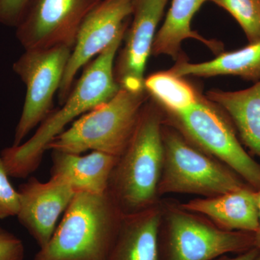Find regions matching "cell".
Listing matches in <instances>:
<instances>
[{"mask_svg": "<svg viewBox=\"0 0 260 260\" xmlns=\"http://www.w3.org/2000/svg\"><path fill=\"white\" fill-rule=\"evenodd\" d=\"M124 35L125 32L119 35L88 63L61 109L52 111L30 139L2 150L1 158L10 177L25 179L35 172L47 145L70 121L107 102L120 90L114 76V62Z\"/></svg>", "mask_w": 260, "mask_h": 260, "instance_id": "1", "label": "cell"}, {"mask_svg": "<svg viewBox=\"0 0 260 260\" xmlns=\"http://www.w3.org/2000/svg\"><path fill=\"white\" fill-rule=\"evenodd\" d=\"M161 112L147 103L129 144L113 169L107 191L123 215L158 204V184L164 164Z\"/></svg>", "mask_w": 260, "mask_h": 260, "instance_id": "2", "label": "cell"}, {"mask_svg": "<svg viewBox=\"0 0 260 260\" xmlns=\"http://www.w3.org/2000/svg\"><path fill=\"white\" fill-rule=\"evenodd\" d=\"M123 214L108 191H76L49 243L32 260H107Z\"/></svg>", "mask_w": 260, "mask_h": 260, "instance_id": "3", "label": "cell"}, {"mask_svg": "<svg viewBox=\"0 0 260 260\" xmlns=\"http://www.w3.org/2000/svg\"><path fill=\"white\" fill-rule=\"evenodd\" d=\"M148 97L145 90L134 93L120 88L110 100L80 116L46 150L75 154L92 150L119 158L134 134Z\"/></svg>", "mask_w": 260, "mask_h": 260, "instance_id": "4", "label": "cell"}, {"mask_svg": "<svg viewBox=\"0 0 260 260\" xmlns=\"http://www.w3.org/2000/svg\"><path fill=\"white\" fill-rule=\"evenodd\" d=\"M164 157L159 197L191 194L216 196L246 185L230 168L198 148L174 126L162 127Z\"/></svg>", "mask_w": 260, "mask_h": 260, "instance_id": "5", "label": "cell"}, {"mask_svg": "<svg viewBox=\"0 0 260 260\" xmlns=\"http://www.w3.org/2000/svg\"><path fill=\"white\" fill-rule=\"evenodd\" d=\"M171 125L205 153L223 162L248 185L260 188V164L243 148L226 114L202 95L184 112L167 114Z\"/></svg>", "mask_w": 260, "mask_h": 260, "instance_id": "6", "label": "cell"}, {"mask_svg": "<svg viewBox=\"0 0 260 260\" xmlns=\"http://www.w3.org/2000/svg\"><path fill=\"white\" fill-rule=\"evenodd\" d=\"M162 210L164 260H213L255 247L254 233L223 230L180 205Z\"/></svg>", "mask_w": 260, "mask_h": 260, "instance_id": "7", "label": "cell"}, {"mask_svg": "<svg viewBox=\"0 0 260 260\" xmlns=\"http://www.w3.org/2000/svg\"><path fill=\"white\" fill-rule=\"evenodd\" d=\"M72 50L65 46L25 50L13 64L15 73L25 84L26 95L13 146L21 144L52 112L53 99L59 91Z\"/></svg>", "mask_w": 260, "mask_h": 260, "instance_id": "8", "label": "cell"}, {"mask_svg": "<svg viewBox=\"0 0 260 260\" xmlns=\"http://www.w3.org/2000/svg\"><path fill=\"white\" fill-rule=\"evenodd\" d=\"M102 0H30L16 37L25 50L73 49L80 25Z\"/></svg>", "mask_w": 260, "mask_h": 260, "instance_id": "9", "label": "cell"}, {"mask_svg": "<svg viewBox=\"0 0 260 260\" xmlns=\"http://www.w3.org/2000/svg\"><path fill=\"white\" fill-rule=\"evenodd\" d=\"M134 3L135 0H102L87 15L78 30L58 91L61 105L71 93L79 70L126 32Z\"/></svg>", "mask_w": 260, "mask_h": 260, "instance_id": "10", "label": "cell"}, {"mask_svg": "<svg viewBox=\"0 0 260 260\" xmlns=\"http://www.w3.org/2000/svg\"><path fill=\"white\" fill-rule=\"evenodd\" d=\"M20 223L37 242L39 247L47 245L57 226L61 214L74 198V188L61 175H51L47 182L31 177L18 189Z\"/></svg>", "mask_w": 260, "mask_h": 260, "instance_id": "11", "label": "cell"}, {"mask_svg": "<svg viewBox=\"0 0 260 260\" xmlns=\"http://www.w3.org/2000/svg\"><path fill=\"white\" fill-rule=\"evenodd\" d=\"M167 2L135 0L133 23L114 64V76L121 89L134 93L145 91V67Z\"/></svg>", "mask_w": 260, "mask_h": 260, "instance_id": "12", "label": "cell"}, {"mask_svg": "<svg viewBox=\"0 0 260 260\" xmlns=\"http://www.w3.org/2000/svg\"><path fill=\"white\" fill-rule=\"evenodd\" d=\"M180 206L203 215L223 230L254 234L259 226L256 190L248 184L224 194L197 198Z\"/></svg>", "mask_w": 260, "mask_h": 260, "instance_id": "13", "label": "cell"}, {"mask_svg": "<svg viewBox=\"0 0 260 260\" xmlns=\"http://www.w3.org/2000/svg\"><path fill=\"white\" fill-rule=\"evenodd\" d=\"M162 213L158 203L138 213L123 215L107 260H160Z\"/></svg>", "mask_w": 260, "mask_h": 260, "instance_id": "14", "label": "cell"}, {"mask_svg": "<svg viewBox=\"0 0 260 260\" xmlns=\"http://www.w3.org/2000/svg\"><path fill=\"white\" fill-rule=\"evenodd\" d=\"M51 151V176L66 178L75 191L102 194L107 191L118 157L99 151H92L85 155Z\"/></svg>", "mask_w": 260, "mask_h": 260, "instance_id": "15", "label": "cell"}, {"mask_svg": "<svg viewBox=\"0 0 260 260\" xmlns=\"http://www.w3.org/2000/svg\"><path fill=\"white\" fill-rule=\"evenodd\" d=\"M205 96L226 114L242 143L260 158V80L244 90L214 89Z\"/></svg>", "mask_w": 260, "mask_h": 260, "instance_id": "16", "label": "cell"}, {"mask_svg": "<svg viewBox=\"0 0 260 260\" xmlns=\"http://www.w3.org/2000/svg\"><path fill=\"white\" fill-rule=\"evenodd\" d=\"M207 1L209 0H173L164 24L155 35L151 54L169 55L177 61L182 57L181 44L186 39L200 41L215 54H220L223 44L205 39L191 29L193 17Z\"/></svg>", "mask_w": 260, "mask_h": 260, "instance_id": "17", "label": "cell"}, {"mask_svg": "<svg viewBox=\"0 0 260 260\" xmlns=\"http://www.w3.org/2000/svg\"><path fill=\"white\" fill-rule=\"evenodd\" d=\"M169 71L179 77L232 75L256 83L260 80V41L249 43L238 50L221 52L204 62H188L182 57Z\"/></svg>", "mask_w": 260, "mask_h": 260, "instance_id": "18", "label": "cell"}, {"mask_svg": "<svg viewBox=\"0 0 260 260\" xmlns=\"http://www.w3.org/2000/svg\"><path fill=\"white\" fill-rule=\"evenodd\" d=\"M145 91L167 114L184 112L199 101L202 94L195 87L169 70L158 72L145 78Z\"/></svg>", "mask_w": 260, "mask_h": 260, "instance_id": "19", "label": "cell"}, {"mask_svg": "<svg viewBox=\"0 0 260 260\" xmlns=\"http://www.w3.org/2000/svg\"><path fill=\"white\" fill-rule=\"evenodd\" d=\"M237 20L249 43L260 41V0H209Z\"/></svg>", "mask_w": 260, "mask_h": 260, "instance_id": "20", "label": "cell"}, {"mask_svg": "<svg viewBox=\"0 0 260 260\" xmlns=\"http://www.w3.org/2000/svg\"><path fill=\"white\" fill-rule=\"evenodd\" d=\"M9 177L0 156V220L17 216L20 210V194L12 185Z\"/></svg>", "mask_w": 260, "mask_h": 260, "instance_id": "21", "label": "cell"}, {"mask_svg": "<svg viewBox=\"0 0 260 260\" xmlns=\"http://www.w3.org/2000/svg\"><path fill=\"white\" fill-rule=\"evenodd\" d=\"M23 242L0 225V260H24Z\"/></svg>", "mask_w": 260, "mask_h": 260, "instance_id": "22", "label": "cell"}, {"mask_svg": "<svg viewBox=\"0 0 260 260\" xmlns=\"http://www.w3.org/2000/svg\"><path fill=\"white\" fill-rule=\"evenodd\" d=\"M29 3L30 0H0V23L16 28Z\"/></svg>", "mask_w": 260, "mask_h": 260, "instance_id": "23", "label": "cell"}, {"mask_svg": "<svg viewBox=\"0 0 260 260\" xmlns=\"http://www.w3.org/2000/svg\"><path fill=\"white\" fill-rule=\"evenodd\" d=\"M258 252H259V249L254 247L249 250L244 251V252L238 254L237 256H233V257L223 255L213 260H254Z\"/></svg>", "mask_w": 260, "mask_h": 260, "instance_id": "24", "label": "cell"}, {"mask_svg": "<svg viewBox=\"0 0 260 260\" xmlns=\"http://www.w3.org/2000/svg\"><path fill=\"white\" fill-rule=\"evenodd\" d=\"M256 204H257L258 217H259V226L257 231L254 233V245L256 249L260 250V188L256 190Z\"/></svg>", "mask_w": 260, "mask_h": 260, "instance_id": "25", "label": "cell"}, {"mask_svg": "<svg viewBox=\"0 0 260 260\" xmlns=\"http://www.w3.org/2000/svg\"><path fill=\"white\" fill-rule=\"evenodd\" d=\"M254 260H260V250H259V252H258L257 255H256Z\"/></svg>", "mask_w": 260, "mask_h": 260, "instance_id": "26", "label": "cell"}]
</instances>
